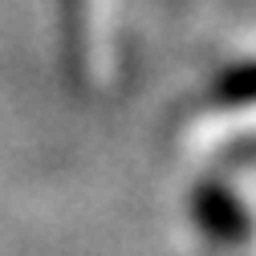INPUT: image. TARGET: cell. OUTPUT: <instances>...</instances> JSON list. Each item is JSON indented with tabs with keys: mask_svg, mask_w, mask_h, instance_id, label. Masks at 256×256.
<instances>
[{
	"mask_svg": "<svg viewBox=\"0 0 256 256\" xmlns=\"http://www.w3.org/2000/svg\"><path fill=\"white\" fill-rule=\"evenodd\" d=\"M220 98L224 102H256V61L236 66L220 78Z\"/></svg>",
	"mask_w": 256,
	"mask_h": 256,
	"instance_id": "obj_1",
	"label": "cell"
}]
</instances>
